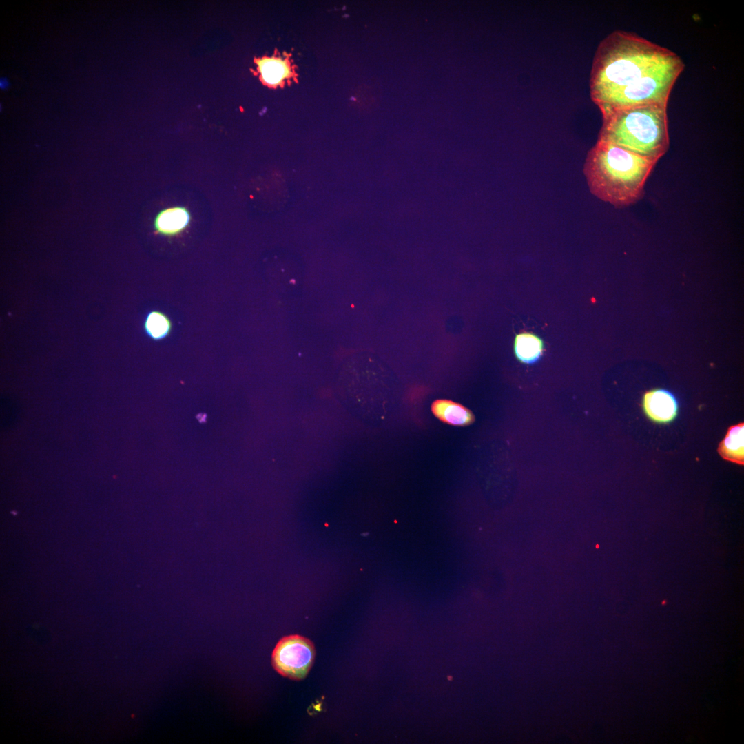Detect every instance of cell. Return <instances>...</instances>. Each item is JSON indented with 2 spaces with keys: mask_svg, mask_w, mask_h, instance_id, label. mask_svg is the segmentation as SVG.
<instances>
[{
  "mask_svg": "<svg viewBox=\"0 0 744 744\" xmlns=\"http://www.w3.org/2000/svg\"><path fill=\"white\" fill-rule=\"evenodd\" d=\"M718 453L727 461L739 465L744 464V424L732 425L719 444Z\"/></svg>",
  "mask_w": 744,
  "mask_h": 744,
  "instance_id": "obj_9",
  "label": "cell"
},
{
  "mask_svg": "<svg viewBox=\"0 0 744 744\" xmlns=\"http://www.w3.org/2000/svg\"><path fill=\"white\" fill-rule=\"evenodd\" d=\"M685 64L673 51L634 32L615 30L599 44L590 76V94L602 118L622 108L668 105Z\"/></svg>",
  "mask_w": 744,
  "mask_h": 744,
  "instance_id": "obj_1",
  "label": "cell"
},
{
  "mask_svg": "<svg viewBox=\"0 0 744 744\" xmlns=\"http://www.w3.org/2000/svg\"><path fill=\"white\" fill-rule=\"evenodd\" d=\"M316 650L308 639L294 634L284 637L275 646L271 663L280 675L292 680H302L314 661Z\"/></svg>",
  "mask_w": 744,
  "mask_h": 744,
  "instance_id": "obj_4",
  "label": "cell"
},
{
  "mask_svg": "<svg viewBox=\"0 0 744 744\" xmlns=\"http://www.w3.org/2000/svg\"><path fill=\"white\" fill-rule=\"evenodd\" d=\"M143 328L150 338L161 340L169 335L172 323L165 313L159 311H152L145 317Z\"/></svg>",
  "mask_w": 744,
  "mask_h": 744,
  "instance_id": "obj_11",
  "label": "cell"
},
{
  "mask_svg": "<svg viewBox=\"0 0 744 744\" xmlns=\"http://www.w3.org/2000/svg\"><path fill=\"white\" fill-rule=\"evenodd\" d=\"M431 411L440 421L454 426H468L475 421V416L470 409L450 400H435L431 405Z\"/></svg>",
  "mask_w": 744,
  "mask_h": 744,
  "instance_id": "obj_7",
  "label": "cell"
},
{
  "mask_svg": "<svg viewBox=\"0 0 744 744\" xmlns=\"http://www.w3.org/2000/svg\"><path fill=\"white\" fill-rule=\"evenodd\" d=\"M8 85V82L6 79H1L0 81L1 88L4 89Z\"/></svg>",
  "mask_w": 744,
  "mask_h": 744,
  "instance_id": "obj_12",
  "label": "cell"
},
{
  "mask_svg": "<svg viewBox=\"0 0 744 744\" xmlns=\"http://www.w3.org/2000/svg\"><path fill=\"white\" fill-rule=\"evenodd\" d=\"M543 350L544 342L537 335L522 332L515 336L514 351L520 362L526 364L535 362L541 355Z\"/></svg>",
  "mask_w": 744,
  "mask_h": 744,
  "instance_id": "obj_10",
  "label": "cell"
},
{
  "mask_svg": "<svg viewBox=\"0 0 744 744\" xmlns=\"http://www.w3.org/2000/svg\"><path fill=\"white\" fill-rule=\"evenodd\" d=\"M657 163L597 140L587 154L583 170L595 196L616 207H623L643 197L645 182Z\"/></svg>",
  "mask_w": 744,
  "mask_h": 744,
  "instance_id": "obj_2",
  "label": "cell"
},
{
  "mask_svg": "<svg viewBox=\"0 0 744 744\" xmlns=\"http://www.w3.org/2000/svg\"><path fill=\"white\" fill-rule=\"evenodd\" d=\"M254 63L260 80L269 87H282L287 81L296 80V73L287 54L284 57L274 54L271 56L256 58Z\"/></svg>",
  "mask_w": 744,
  "mask_h": 744,
  "instance_id": "obj_6",
  "label": "cell"
},
{
  "mask_svg": "<svg viewBox=\"0 0 744 744\" xmlns=\"http://www.w3.org/2000/svg\"><path fill=\"white\" fill-rule=\"evenodd\" d=\"M190 214L185 207H172L160 211L154 220L155 231L167 236H176L187 228Z\"/></svg>",
  "mask_w": 744,
  "mask_h": 744,
  "instance_id": "obj_8",
  "label": "cell"
},
{
  "mask_svg": "<svg viewBox=\"0 0 744 744\" xmlns=\"http://www.w3.org/2000/svg\"><path fill=\"white\" fill-rule=\"evenodd\" d=\"M642 409L650 420L664 424L674 420L679 407L676 398L670 391L657 388L643 394Z\"/></svg>",
  "mask_w": 744,
  "mask_h": 744,
  "instance_id": "obj_5",
  "label": "cell"
},
{
  "mask_svg": "<svg viewBox=\"0 0 744 744\" xmlns=\"http://www.w3.org/2000/svg\"><path fill=\"white\" fill-rule=\"evenodd\" d=\"M668 105L645 103L602 118L597 140L658 162L670 146Z\"/></svg>",
  "mask_w": 744,
  "mask_h": 744,
  "instance_id": "obj_3",
  "label": "cell"
}]
</instances>
